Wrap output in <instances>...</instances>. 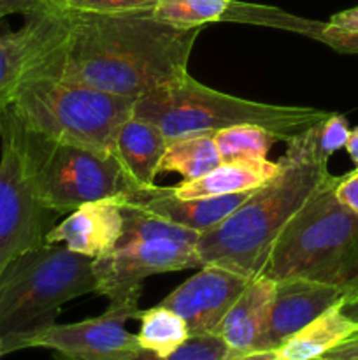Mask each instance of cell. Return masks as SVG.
<instances>
[{
    "mask_svg": "<svg viewBox=\"0 0 358 360\" xmlns=\"http://www.w3.org/2000/svg\"><path fill=\"white\" fill-rule=\"evenodd\" d=\"M202 28L158 20L153 9L67 13V32L39 74L137 98L188 74Z\"/></svg>",
    "mask_w": 358,
    "mask_h": 360,
    "instance_id": "6da1fadb",
    "label": "cell"
},
{
    "mask_svg": "<svg viewBox=\"0 0 358 360\" xmlns=\"http://www.w3.org/2000/svg\"><path fill=\"white\" fill-rule=\"evenodd\" d=\"M316 130L318 123L288 139L279 174L253 190L218 227L200 234L197 253L202 266L225 267L249 280L262 276L288 221L330 176L329 160L318 151Z\"/></svg>",
    "mask_w": 358,
    "mask_h": 360,
    "instance_id": "7a4b0ae2",
    "label": "cell"
},
{
    "mask_svg": "<svg viewBox=\"0 0 358 360\" xmlns=\"http://www.w3.org/2000/svg\"><path fill=\"white\" fill-rule=\"evenodd\" d=\"M330 174L277 238L262 276L316 281L358 294V214L336 195Z\"/></svg>",
    "mask_w": 358,
    "mask_h": 360,
    "instance_id": "3957f363",
    "label": "cell"
},
{
    "mask_svg": "<svg viewBox=\"0 0 358 360\" xmlns=\"http://www.w3.org/2000/svg\"><path fill=\"white\" fill-rule=\"evenodd\" d=\"M97 294L93 260L60 243H44L16 257L0 273V338L4 354L25 350L28 341L56 323L65 302Z\"/></svg>",
    "mask_w": 358,
    "mask_h": 360,
    "instance_id": "277c9868",
    "label": "cell"
},
{
    "mask_svg": "<svg viewBox=\"0 0 358 360\" xmlns=\"http://www.w3.org/2000/svg\"><path fill=\"white\" fill-rule=\"evenodd\" d=\"M133 115L160 127L168 141L214 134L244 123L263 127L288 141L325 120L330 112L318 108L246 101L206 86L188 72L137 98Z\"/></svg>",
    "mask_w": 358,
    "mask_h": 360,
    "instance_id": "5b68a950",
    "label": "cell"
},
{
    "mask_svg": "<svg viewBox=\"0 0 358 360\" xmlns=\"http://www.w3.org/2000/svg\"><path fill=\"white\" fill-rule=\"evenodd\" d=\"M133 104L86 84L35 74L21 84L9 109L28 132L111 157L116 132L133 115Z\"/></svg>",
    "mask_w": 358,
    "mask_h": 360,
    "instance_id": "8992f818",
    "label": "cell"
},
{
    "mask_svg": "<svg viewBox=\"0 0 358 360\" xmlns=\"http://www.w3.org/2000/svg\"><path fill=\"white\" fill-rule=\"evenodd\" d=\"M18 129L35 192L55 213H72L83 204L132 188L112 157L46 139L28 132L20 122Z\"/></svg>",
    "mask_w": 358,
    "mask_h": 360,
    "instance_id": "52a82bcc",
    "label": "cell"
},
{
    "mask_svg": "<svg viewBox=\"0 0 358 360\" xmlns=\"http://www.w3.org/2000/svg\"><path fill=\"white\" fill-rule=\"evenodd\" d=\"M56 217L35 192L18 122L7 109L0 116V273L16 257L44 245Z\"/></svg>",
    "mask_w": 358,
    "mask_h": 360,
    "instance_id": "ba28073f",
    "label": "cell"
},
{
    "mask_svg": "<svg viewBox=\"0 0 358 360\" xmlns=\"http://www.w3.org/2000/svg\"><path fill=\"white\" fill-rule=\"evenodd\" d=\"M202 267L197 245L172 239H147L116 246L112 252L93 260L97 294L109 304L139 302L140 287L153 274Z\"/></svg>",
    "mask_w": 358,
    "mask_h": 360,
    "instance_id": "9c48e42d",
    "label": "cell"
},
{
    "mask_svg": "<svg viewBox=\"0 0 358 360\" xmlns=\"http://www.w3.org/2000/svg\"><path fill=\"white\" fill-rule=\"evenodd\" d=\"M139 302L109 304L97 319L58 326L53 323L28 341V348H48L55 360H126L139 354L137 334L126 329L128 320H139Z\"/></svg>",
    "mask_w": 358,
    "mask_h": 360,
    "instance_id": "30bf717a",
    "label": "cell"
},
{
    "mask_svg": "<svg viewBox=\"0 0 358 360\" xmlns=\"http://www.w3.org/2000/svg\"><path fill=\"white\" fill-rule=\"evenodd\" d=\"M65 32L67 13L53 7L27 16L20 28H11L0 18V116L11 108L21 84L41 72Z\"/></svg>",
    "mask_w": 358,
    "mask_h": 360,
    "instance_id": "8fae6325",
    "label": "cell"
},
{
    "mask_svg": "<svg viewBox=\"0 0 358 360\" xmlns=\"http://www.w3.org/2000/svg\"><path fill=\"white\" fill-rule=\"evenodd\" d=\"M249 278L225 267H200L160 302L186 322L190 336L216 334L228 309L249 285Z\"/></svg>",
    "mask_w": 358,
    "mask_h": 360,
    "instance_id": "7c38bea8",
    "label": "cell"
},
{
    "mask_svg": "<svg viewBox=\"0 0 358 360\" xmlns=\"http://www.w3.org/2000/svg\"><path fill=\"white\" fill-rule=\"evenodd\" d=\"M251 192L232 193L221 197H199V199H179L172 188L146 186V188H130L116 195L119 204L137 207L158 218L190 229L193 232H209L218 227L225 218L230 217Z\"/></svg>",
    "mask_w": 358,
    "mask_h": 360,
    "instance_id": "4fadbf2b",
    "label": "cell"
},
{
    "mask_svg": "<svg viewBox=\"0 0 358 360\" xmlns=\"http://www.w3.org/2000/svg\"><path fill=\"white\" fill-rule=\"evenodd\" d=\"M344 299H347L346 292L330 285L300 278L274 281L265 333V350L274 352L291 334L318 319L332 306L340 304Z\"/></svg>",
    "mask_w": 358,
    "mask_h": 360,
    "instance_id": "5bb4252c",
    "label": "cell"
},
{
    "mask_svg": "<svg viewBox=\"0 0 358 360\" xmlns=\"http://www.w3.org/2000/svg\"><path fill=\"white\" fill-rule=\"evenodd\" d=\"M123 232L121 206L114 197L88 202L53 225L46 243H63L69 250L95 260L118 246Z\"/></svg>",
    "mask_w": 358,
    "mask_h": 360,
    "instance_id": "9a60e30c",
    "label": "cell"
},
{
    "mask_svg": "<svg viewBox=\"0 0 358 360\" xmlns=\"http://www.w3.org/2000/svg\"><path fill=\"white\" fill-rule=\"evenodd\" d=\"M274 281L258 276L249 281L237 301L225 315L218 336L228 348V357L265 350V333L272 302Z\"/></svg>",
    "mask_w": 358,
    "mask_h": 360,
    "instance_id": "2e32d148",
    "label": "cell"
},
{
    "mask_svg": "<svg viewBox=\"0 0 358 360\" xmlns=\"http://www.w3.org/2000/svg\"><path fill=\"white\" fill-rule=\"evenodd\" d=\"M168 139L158 125L132 115L119 125L112 141L111 157L125 172L132 188L153 186Z\"/></svg>",
    "mask_w": 358,
    "mask_h": 360,
    "instance_id": "e0dca14e",
    "label": "cell"
},
{
    "mask_svg": "<svg viewBox=\"0 0 358 360\" xmlns=\"http://www.w3.org/2000/svg\"><path fill=\"white\" fill-rule=\"evenodd\" d=\"M281 171V160L270 162L267 158L253 160L221 162L209 174L192 181H183L172 186L179 199H199V197H221L232 193L253 192Z\"/></svg>",
    "mask_w": 358,
    "mask_h": 360,
    "instance_id": "ac0fdd59",
    "label": "cell"
},
{
    "mask_svg": "<svg viewBox=\"0 0 358 360\" xmlns=\"http://www.w3.org/2000/svg\"><path fill=\"white\" fill-rule=\"evenodd\" d=\"M340 304L332 306L318 319L291 334L281 347L274 350V360L321 359L340 343L357 336L358 323L344 315Z\"/></svg>",
    "mask_w": 358,
    "mask_h": 360,
    "instance_id": "d6986e66",
    "label": "cell"
},
{
    "mask_svg": "<svg viewBox=\"0 0 358 360\" xmlns=\"http://www.w3.org/2000/svg\"><path fill=\"white\" fill-rule=\"evenodd\" d=\"M221 164L213 134H199L168 141L160 172H178L185 181L209 174Z\"/></svg>",
    "mask_w": 358,
    "mask_h": 360,
    "instance_id": "ffe728a7",
    "label": "cell"
},
{
    "mask_svg": "<svg viewBox=\"0 0 358 360\" xmlns=\"http://www.w3.org/2000/svg\"><path fill=\"white\" fill-rule=\"evenodd\" d=\"M139 322V347L160 359L174 354L190 338L185 320L161 304L140 311Z\"/></svg>",
    "mask_w": 358,
    "mask_h": 360,
    "instance_id": "44dd1931",
    "label": "cell"
},
{
    "mask_svg": "<svg viewBox=\"0 0 358 360\" xmlns=\"http://www.w3.org/2000/svg\"><path fill=\"white\" fill-rule=\"evenodd\" d=\"M221 162L267 158L269 151L281 139L277 134L258 125H235L213 134Z\"/></svg>",
    "mask_w": 358,
    "mask_h": 360,
    "instance_id": "7402d4cb",
    "label": "cell"
},
{
    "mask_svg": "<svg viewBox=\"0 0 358 360\" xmlns=\"http://www.w3.org/2000/svg\"><path fill=\"white\" fill-rule=\"evenodd\" d=\"M234 0H158L153 14L158 20L181 28L228 21Z\"/></svg>",
    "mask_w": 358,
    "mask_h": 360,
    "instance_id": "603a6c76",
    "label": "cell"
},
{
    "mask_svg": "<svg viewBox=\"0 0 358 360\" xmlns=\"http://www.w3.org/2000/svg\"><path fill=\"white\" fill-rule=\"evenodd\" d=\"M119 206H121L123 213V232L118 246L147 241V239H172V241L190 243V245H197L199 241V232L179 227V225L171 224L164 218H158L146 211L137 210V207L125 206V204H119Z\"/></svg>",
    "mask_w": 358,
    "mask_h": 360,
    "instance_id": "cb8c5ba5",
    "label": "cell"
},
{
    "mask_svg": "<svg viewBox=\"0 0 358 360\" xmlns=\"http://www.w3.org/2000/svg\"><path fill=\"white\" fill-rule=\"evenodd\" d=\"M158 0H46L49 7L62 13H128L154 9Z\"/></svg>",
    "mask_w": 358,
    "mask_h": 360,
    "instance_id": "d4e9b609",
    "label": "cell"
},
{
    "mask_svg": "<svg viewBox=\"0 0 358 360\" xmlns=\"http://www.w3.org/2000/svg\"><path fill=\"white\" fill-rule=\"evenodd\" d=\"M350 132L347 120L343 115L330 112L323 122H319L318 130H316V141H318V151L321 153V157L329 160L336 151L346 146Z\"/></svg>",
    "mask_w": 358,
    "mask_h": 360,
    "instance_id": "484cf974",
    "label": "cell"
},
{
    "mask_svg": "<svg viewBox=\"0 0 358 360\" xmlns=\"http://www.w3.org/2000/svg\"><path fill=\"white\" fill-rule=\"evenodd\" d=\"M316 41L330 46L332 49L346 55H358V34L354 32H343L330 27L329 23H323Z\"/></svg>",
    "mask_w": 358,
    "mask_h": 360,
    "instance_id": "4316f807",
    "label": "cell"
},
{
    "mask_svg": "<svg viewBox=\"0 0 358 360\" xmlns=\"http://www.w3.org/2000/svg\"><path fill=\"white\" fill-rule=\"evenodd\" d=\"M336 195L347 210L358 214V171L347 172L340 176L339 183L336 186Z\"/></svg>",
    "mask_w": 358,
    "mask_h": 360,
    "instance_id": "83f0119b",
    "label": "cell"
},
{
    "mask_svg": "<svg viewBox=\"0 0 358 360\" xmlns=\"http://www.w3.org/2000/svg\"><path fill=\"white\" fill-rule=\"evenodd\" d=\"M48 7L46 0H0V18L11 16V14H23L27 18Z\"/></svg>",
    "mask_w": 358,
    "mask_h": 360,
    "instance_id": "f1b7e54d",
    "label": "cell"
},
{
    "mask_svg": "<svg viewBox=\"0 0 358 360\" xmlns=\"http://www.w3.org/2000/svg\"><path fill=\"white\" fill-rule=\"evenodd\" d=\"M329 25L330 27L337 28V30L354 32V34H358V6L333 14V16L330 18Z\"/></svg>",
    "mask_w": 358,
    "mask_h": 360,
    "instance_id": "f546056e",
    "label": "cell"
},
{
    "mask_svg": "<svg viewBox=\"0 0 358 360\" xmlns=\"http://www.w3.org/2000/svg\"><path fill=\"white\" fill-rule=\"evenodd\" d=\"M326 355H330V357L358 359V334L357 336L350 338L347 341H344V343H340L339 347L333 348V350L329 352Z\"/></svg>",
    "mask_w": 358,
    "mask_h": 360,
    "instance_id": "4dcf8cb0",
    "label": "cell"
},
{
    "mask_svg": "<svg viewBox=\"0 0 358 360\" xmlns=\"http://www.w3.org/2000/svg\"><path fill=\"white\" fill-rule=\"evenodd\" d=\"M344 148H346L347 155H350L351 160H353L354 169L358 171V127H354V129L351 130L350 137H347V143Z\"/></svg>",
    "mask_w": 358,
    "mask_h": 360,
    "instance_id": "1f68e13d",
    "label": "cell"
},
{
    "mask_svg": "<svg viewBox=\"0 0 358 360\" xmlns=\"http://www.w3.org/2000/svg\"><path fill=\"white\" fill-rule=\"evenodd\" d=\"M340 309L346 316H350L353 322L358 323V294L357 295H351V297L344 299L343 304H340Z\"/></svg>",
    "mask_w": 358,
    "mask_h": 360,
    "instance_id": "d6a6232c",
    "label": "cell"
},
{
    "mask_svg": "<svg viewBox=\"0 0 358 360\" xmlns=\"http://www.w3.org/2000/svg\"><path fill=\"white\" fill-rule=\"evenodd\" d=\"M227 360H274V352H255V354L228 357Z\"/></svg>",
    "mask_w": 358,
    "mask_h": 360,
    "instance_id": "836d02e7",
    "label": "cell"
},
{
    "mask_svg": "<svg viewBox=\"0 0 358 360\" xmlns=\"http://www.w3.org/2000/svg\"><path fill=\"white\" fill-rule=\"evenodd\" d=\"M323 360H358V359H343V357H330V355H325V357H321Z\"/></svg>",
    "mask_w": 358,
    "mask_h": 360,
    "instance_id": "e575fe53",
    "label": "cell"
},
{
    "mask_svg": "<svg viewBox=\"0 0 358 360\" xmlns=\"http://www.w3.org/2000/svg\"><path fill=\"white\" fill-rule=\"evenodd\" d=\"M2 355L6 354H4V343H2V338H0V359H2Z\"/></svg>",
    "mask_w": 358,
    "mask_h": 360,
    "instance_id": "d590c367",
    "label": "cell"
},
{
    "mask_svg": "<svg viewBox=\"0 0 358 360\" xmlns=\"http://www.w3.org/2000/svg\"><path fill=\"white\" fill-rule=\"evenodd\" d=\"M314 360H323V359H314Z\"/></svg>",
    "mask_w": 358,
    "mask_h": 360,
    "instance_id": "8d00e7d4",
    "label": "cell"
}]
</instances>
